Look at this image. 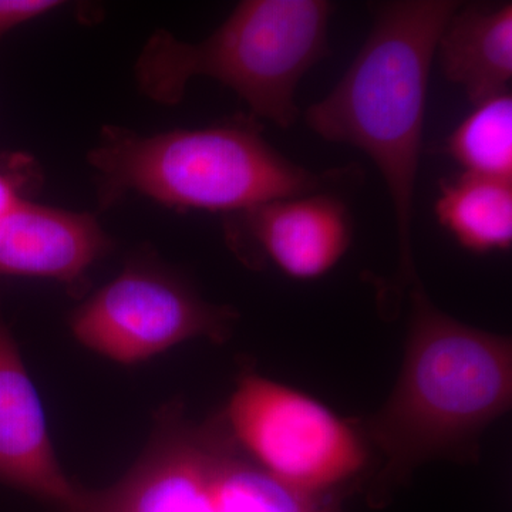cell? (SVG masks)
I'll list each match as a JSON object with an SVG mask.
<instances>
[{
  "instance_id": "6da1fadb",
  "label": "cell",
  "mask_w": 512,
  "mask_h": 512,
  "mask_svg": "<svg viewBox=\"0 0 512 512\" xmlns=\"http://www.w3.org/2000/svg\"><path fill=\"white\" fill-rule=\"evenodd\" d=\"M410 299L402 373L363 434L383 457L380 503L427 461H473L483 431L511 409V340L441 312L420 281Z\"/></svg>"
},
{
  "instance_id": "7a4b0ae2",
  "label": "cell",
  "mask_w": 512,
  "mask_h": 512,
  "mask_svg": "<svg viewBox=\"0 0 512 512\" xmlns=\"http://www.w3.org/2000/svg\"><path fill=\"white\" fill-rule=\"evenodd\" d=\"M457 0L377 3L375 22L348 72L306 111L323 140L362 150L382 174L394 211L402 286L416 284L414 197L430 70Z\"/></svg>"
},
{
  "instance_id": "3957f363",
  "label": "cell",
  "mask_w": 512,
  "mask_h": 512,
  "mask_svg": "<svg viewBox=\"0 0 512 512\" xmlns=\"http://www.w3.org/2000/svg\"><path fill=\"white\" fill-rule=\"evenodd\" d=\"M103 207L140 194L177 210H251L268 202L328 191L338 171L313 173L279 153L254 120L141 136L106 128L89 154Z\"/></svg>"
},
{
  "instance_id": "277c9868",
  "label": "cell",
  "mask_w": 512,
  "mask_h": 512,
  "mask_svg": "<svg viewBox=\"0 0 512 512\" xmlns=\"http://www.w3.org/2000/svg\"><path fill=\"white\" fill-rule=\"evenodd\" d=\"M333 9L328 0H245L200 43L158 30L138 57V87L173 106L194 77H210L237 93L254 116L288 130L298 119L302 77L329 53Z\"/></svg>"
},
{
  "instance_id": "5b68a950",
  "label": "cell",
  "mask_w": 512,
  "mask_h": 512,
  "mask_svg": "<svg viewBox=\"0 0 512 512\" xmlns=\"http://www.w3.org/2000/svg\"><path fill=\"white\" fill-rule=\"evenodd\" d=\"M70 512H339L335 494L292 490L262 470L224 414L195 423L161 413L138 463L106 490H82Z\"/></svg>"
},
{
  "instance_id": "8992f818",
  "label": "cell",
  "mask_w": 512,
  "mask_h": 512,
  "mask_svg": "<svg viewBox=\"0 0 512 512\" xmlns=\"http://www.w3.org/2000/svg\"><path fill=\"white\" fill-rule=\"evenodd\" d=\"M222 414L242 450L299 493L332 495L369 461L356 427L318 400L265 377H242Z\"/></svg>"
},
{
  "instance_id": "52a82bcc",
  "label": "cell",
  "mask_w": 512,
  "mask_h": 512,
  "mask_svg": "<svg viewBox=\"0 0 512 512\" xmlns=\"http://www.w3.org/2000/svg\"><path fill=\"white\" fill-rule=\"evenodd\" d=\"M237 319L231 306L205 301L183 279L136 264L80 305L70 328L86 348L133 365L185 340L225 342Z\"/></svg>"
},
{
  "instance_id": "ba28073f",
  "label": "cell",
  "mask_w": 512,
  "mask_h": 512,
  "mask_svg": "<svg viewBox=\"0 0 512 512\" xmlns=\"http://www.w3.org/2000/svg\"><path fill=\"white\" fill-rule=\"evenodd\" d=\"M225 232L247 264L269 262L293 279L312 281L348 252L353 225L346 202L320 191L227 215Z\"/></svg>"
},
{
  "instance_id": "9c48e42d",
  "label": "cell",
  "mask_w": 512,
  "mask_h": 512,
  "mask_svg": "<svg viewBox=\"0 0 512 512\" xmlns=\"http://www.w3.org/2000/svg\"><path fill=\"white\" fill-rule=\"evenodd\" d=\"M0 484L70 512L82 488L57 461L35 384L0 315Z\"/></svg>"
},
{
  "instance_id": "30bf717a",
  "label": "cell",
  "mask_w": 512,
  "mask_h": 512,
  "mask_svg": "<svg viewBox=\"0 0 512 512\" xmlns=\"http://www.w3.org/2000/svg\"><path fill=\"white\" fill-rule=\"evenodd\" d=\"M110 249L92 214L23 200L0 221V275L73 285Z\"/></svg>"
},
{
  "instance_id": "8fae6325",
  "label": "cell",
  "mask_w": 512,
  "mask_h": 512,
  "mask_svg": "<svg viewBox=\"0 0 512 512\" xmlns=\"http://www.w3.org/2000/svg\"><path fill=\"white\" fill-rule=\"evenodd\" d=\"M441 69L476 106L508 92L512 77V3H461L437 43Z\"/></svg>"
},
{
  "instance_id": "7c38bea8",
  "label": "cell",
  "mask_w": 512,
  "mask_h": 512,
  "mask_svg": "<svg viewBox=\"0 0 512 512\" xmlns=\"http://www.w3.org/2000/svg\"><path fill=\"white\" fill-rule=\"evenodd\" d=\"M441 227L474 252L507 251L512 244V183L464 174L441 183Z\"/></svg>"
},
{
  "instance_id": "4fadbf2b",
  "label": "cell",
  "mask_w": 512,
  "mask_h": 512,
  "mask_svg": "<svg viewBox=\"0 0 512 512\" xmlns=\"http://www.w3.org/2000/svg\"><path fill=\"white\" fill-rule=\"evenodd\" d=\"M447 153L464 174L512 183L511 93L476 104L448 137Z\"/></svg>"
},
{
  "instance_id": "5bb4252c",
  "label": "cell",
  "mask_w": 512,
  "mask_h": 512,
  "mask_svg": "<svg viewBox=\"0 0 512 512\" xmlns=\"http://www.w3.org/2000/svg\"><path fill=\"white\" fill-rule=\"evenodd\" d=\"M37 178V167L32 158L23 154L0 156V221L16 205L28 200Z\"/></svg>"
},
{
  "instance_id": "9a60e30c",
  "label": "cell",
  "mask_w": 512,
  "mask_h": 512,
  "mask_svg": "<svg viewBox=\"0 0 512 512\" xmlns=\"http://www.w3.org/2000/svg\"><path fill=\"white\" fill-rule=\"evenodd\" d=\"M62 5L57 0H0V37Z\"/></svg>"
}]
</instances>
